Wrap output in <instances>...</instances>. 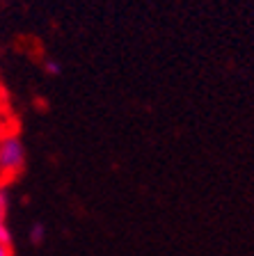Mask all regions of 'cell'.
I'll return each instance as SVG.
<instances>
[{"label":"cell","mask_w":254,"mask_h":256,"mask_svg":"<svg viewBox=\"0 0 254 256\" xmlns=\"http://www.w3.org/2000/svg\"><path fill=\"white\" fill-rule=\"evenodd\" d=\"M7 202H10V197H7V188L0 183V226L5 224V213H7Z\"/></svg>","instance_id":"3957f363"},{"label":"cell","mask_w":254,"mask_h":256,"mask_svg":"<svg viewBox=\"0 0 254 256\" xmlns=\"http://www.w3.org/2000/svg\"><path fill=\"white\" fill-rule=\"evenodd\" d=\"M44 238H46V226H44V224H39V222H35L30 226V242H32V245H42Z\"/></svg>","instance_id":"7a4b0ae2"},{"label":"cell","mask_w":254,"mask_h":256,"mask_svg":"<svg viewBox=\"0 0 254 256\" xmlns=\"http://www.w3.org/2000/svg\"><path fill=\"white\" fill-rule=\"evenodd\" d=\"M0 256H14V250H12V245L0 242Z\"/></svg>","instance_id":"8992f818"},{"label":"cell","mask_w":254,"mask_h":256,"mask_svg":"<svg viewBox=\"0 0 254 256\" xmlns=\"http://www.w3.org/2000/svg\"><path fill=\"white\" fill-rule=\"evenodd\" d=\"M26 165V146L16 135L0 138V181L7 176H16Z\"/></svg>","instance_id":"6da1fadb"},{"label":"cell","mask_w":254,"mask_h":256,"mask_svg":"<svg viewBox=\"0 0 254 256\" xmlns=\"http://www.w3.org/2000/svg\"><path fill=\"white\" fill-rule=\"evenodd\" d=\"M44 71H46L48 76H58L60 71H62V64H60L58 60L46 58V60H44Z\"/></svg>","instance_id":"277c9868"},{"label":"cell","mask_w":254,"mask_h":256,"mask_svg":"<svg viewBox=\"0 0 254 256\" xmlns=\"http://www.w3.org/2000/svg\"><path fill=\"white\" fill-rule=\"evenodd\" d=\"M0 242H5V245H12V242H14V240H12V231L7 229V224L0 226Z\"/></svg>","instance_id":"5b68a950"}]
</instances>
